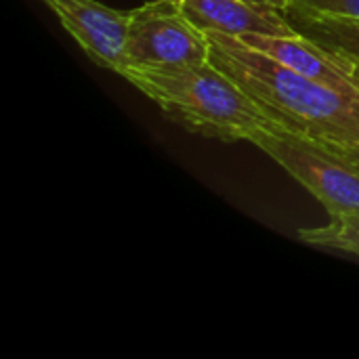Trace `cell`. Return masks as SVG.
Wrapping results in <instances>:
<instances>
[{"label":"cell","instance_id":"6da1fadb","mask_svg":"<svg viewBox=\"0 0 359 359\" xmlns=\"http://www.w3.org/2000/svg\"><path fill=\"white\" fill-rule=\"evenodd\" d=\"M210 61L278 124L322 145H359V93L307 78L238 36L206 32Z\"/></svg>","mask_w":359,"mask_h":359},{"label":"cell","instance_id":"7a4b0ae2","mask_svg":"<svg viewBox=\"0 0 359 359\" xmlns=\"http://www.w3.org/2000/svg\"><path fill=\"white\" fill-rule=\"evenodd\" d=\"M160 111L194 135L219 141H250L271 118L210 59L170 67H126L122 74Z\"/></svg>","mask_w":359,"mask_h":359},{"label":"cell","instance_id":"3957f363","mask_svg":"<svg viewBox=\"0 0 359 359\" xmlns=\"http://www.w3.org/2000/svg\"><path fill=\"white\" fill-rule=\"evenodd\" d=\"M250 143L307 187L330 217L359 215V168L349 160L313 139L288 130L276 120L259 128Z\"/></svg>","mask_w":359,"mask_h":359},{"label":"cell","instance_id":"277c9868","mask_svg":"<svg viewBox=\"0 0 359 359\" xmlns=\"http://www.w3.org/2000/svg\"><path fill=\"white\" fill-rule=\"evenodd\" d=\"M210 59V42L172 0H147L130 11L126 67L191 65ZM124 67V69H126Z\"/></svg>","mask_w":359,"mask_h":359},{"label":"cell","instance_id":"5b68a950","mask_svg":"<svg viewBox=\"0 0 359 359\" xmlns=\"http://www.w3.org/2000/svg\"><path fill=\"white\" fill-rule=\"evenodd\" d=\"M99 67L122 74L126 67V36L130 11H118L97 0H42Z\"/></svg>","mask_w":359,"mask_h":359},{"label":"cell","instance_id":"8992f818","mask_svg":"<svg viewBox=\"0 0 359 359\" xmlns=\"http://www.w3.org/2000/svg\"><path fill=\"white\" fill-rule=\"evenodd\" d=\"M181 6L204 32H223L229 36H297L286 15L271 6L250 4L246 0H183Z\"/></svg>","mask_w":359,"mask_h":359},{"label":"cell","instance_id":"52a82bcc","mask_svg":"<svg viewBox=\"0 0 359 359\" xmlns=\"http://www.w3.org/2000/svg\"><path fill=\"white\" fill-rule=\"evenodd\" d=\"M284 15L297 34L324 48L359 88V19L324 13L299 0Z\"/></svg>","mask_w":359,"mask_h":359},{"label":"cell","instance_id":"ba28073f","mask_svg":"<svg viewBox=\"0 0 359 359\" xmlns=\"http://www.w3.org/2000/svg\"><path fill=\"white\" fill-rule=\"evenodd\" d=\"M252 48H259L280 63L288 65L290 69L313 78L322 84H328L337 90L345 93H359L355 82L330 59V55L313 44L311 40L303 38L301 34L297 36H267V34H246L238 36Z\"/></svg>","mask_w":359,"mask_h":359},{"label":"cell","instance_id":"9c48e42d","mask_svg":"<svg viewBox=\"0 0 359 359\" xmlns=\"http://www.w3.org/2000/svg\"><path fill=\"white\" fill-rule=\"evenodd\" d=\"M299 238L318 248H330L359 257V215L330 217V223L324 227L301 229Z\"/></svg>","mask_w":359,"mask_h":359},{"label":"cell","instance_id":"30bf717a","mask_svg":"<svg viewBox=\"0 0 359 359\" xmlns=\"http://www.w3.org/2000/svg\"><path fill=\"white\" fill-rule=\"evenodd\" d=\"M299 2H305L324 13L359 19V0H299Z\"/></svg>","mask_w":359,"mask_h":359},{"label":"cell","instance_id":"8fae6325","mask_svg":"<svg viewBox=\"0 0 359 359\" xmlns=\"http://www.w3.org/2000/svg\"><path fill=\"white\" fill-rule=\"evenodd\" d=\"M324 147H328L330 151H334L337 156H341V158H345V160H349L351 164H355L359 168V145H324Z\"/></svg>","mask_w":359,"mask_h":359},{"label":"cell","instance_id":"7c38bea8","mask_svg":"<svg viewBox=\"0 0 359 359\" xmlns=\"http://www.w3.org/2000/svg\"><path fill=\"white\" fill-rule=\"evenodd\" d=\"M250 4H261V6H271V8H278V11H286L294 0H246Z\"/></svg>","mask_w":359,"mask_h":359},{"label":"cell","instance_id":"4fadbf2b","mask_svg":"<svg viewBox=\"0 0 359 359\" xmlns=\"http://www.w3.org/2000/svg\"><path fill=\"white\" fill-rule=\"evenodd\" d=\"M172 2H179V4H181V2H183V0H172Z\"/></svg>","mask_w":359,"mask_h":359}]
</instances>
